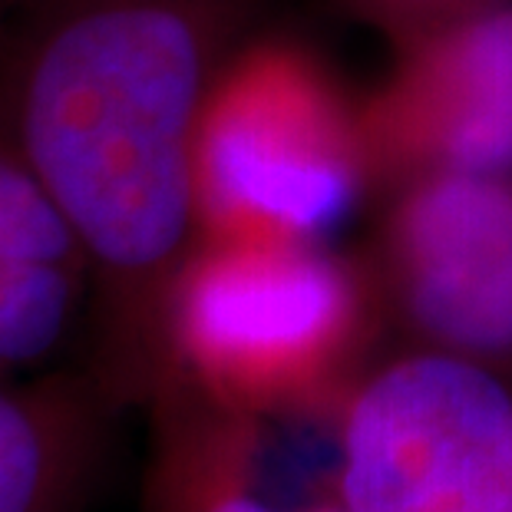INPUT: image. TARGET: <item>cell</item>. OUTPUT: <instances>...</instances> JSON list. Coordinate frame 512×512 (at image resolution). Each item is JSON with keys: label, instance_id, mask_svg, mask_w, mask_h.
Masks as SVG:
<instances>
[{"label": "cell", "instance_id": "277c9868", "mask_svg": "<svg viewBox=\"0 0 512 512\" xmlns=\"http://www.w3.org/2000/svg\"><path fill=\"white\" fill-rule=\"evenodd\" d=\"M344 512H512V387L466 357L410 347L370 367L334 427Z\"/></svg>", "mask_w": 512, "mask_h": 512}, {"label": "cell", "instance_id": "7a4b0ae2", "mask_svg": "<svg viewBox=\"0 0 512 512\" xmlns=\"http://www.w3.org/2000/svg\"><path fill=\"white\" fill-rule=\"evenodd\" d=\"M380 294L328 245L202 242L172 314L176 370L255 417H324L367 374Z\"/></svg>", "mask_w": 512, "mask_h": 512}, {"label": "cell", "instance_id": "30bf717a", "mask_svg": "<svg viewBox=\"0 0 512 512\" xmlns=\"http://www.w3.org/2000/svg\"><path fill=\"white\" fill-rule=\"evenodd\" d=\"M30 0H0V50H4V43L10 37V30L20 20V14L27 10Z\"/></svg>", "mask_w": 512, "mask_h": 512}, {"label": "cell", "instance_id": "9c48e42d", "mask_svg": "<svg viewBox=\"0 0 512 512\" xmlns=\"http://www.w3.org/2000/svg\"><path fill=\"white\" fill-rule=\"evenodd\" d=\"M347 4L377 27H387L397 40L470 10V0H347Z\"/></svg>", "mask_w": 512, "mask_h": 512}, {"label": "cell", "instance_id": "3957f363", "mask_svg": "<svg viewBox=\"0 0 512 512\" xmlns=\"http://www.w3.org/2000/svg\"><path fill=\"white\" fill-rule=\"evenodd\" d=\"M370 189L361 100L308 43L248 37L199 126L202 242L328 245Z\"/></svg>", "mask_w": 512, "mask_h": 512}, {"label": "cell", "instance_id": "ba28073f", "mask_svg": "<svg viewBox=\"0 0 512 512\" xmlns=\"http://www.w3.org/2000/svg\"><path fill=\"white\" fill-rule=\"evenodd\" d=\"M27 265H86V258L0 119V275Z\"/></svg>", "mask_w": 512, "mask_h": 512}, {"label": "cell", "instance_id": "52a82bcc", "mask_svg": "<svg viewBox=\"0 0 512 512\" xmlns=\"http://www.w3.org/2000/svg\"><path fill=\"white\" fill-rule=\"evenodd\" d=\"M116 413L83 367L0 380V512H73Z\"/></svg>", "mask_w": 512, "mask_h": 512}, {"label": "cell", "instance_id": "5b68a950", "mask_svg": "<svg viewBox=\"0 0 512 512\" xmlns=\"http://www.w3.org/2000/svg\"><path fill=\"white\" fill-rule=\"evenodd\" d=\"M380 304L413 347L512 370V176H423L387 192Z\"/></svg>", "mask_w": 512, "mask_h": 512}, {"label": "cell", "instance_id": "8992f818", "mask_svg": "<svg viewBox=\"0 0 512 512\" xmlns=\"http://www.w3.org/2000/svg\"><path fill=\"white\" fill-rule=\"evenodd\" d=\"M374 189L423 176H512V0L403 37L361 100Z\"/></svg>", "mask_w": 512, "mask_h": 512}, {"label": "cell", "instance_id": "6da1fadb", "mask_svg": "<svg viewBox=\"0 0 512 512\" xmlns=\"http://www.w3.org/2000/svg\"><path fill=\"white\" fill-rule=\"evenodd\" d=\"M258 0H30L0 50V119L90 271L83 370L116 410L176 370L172 314L199 252L195 146Z\"/></svg>", "mask_w": 512, "mask_h": 512}]
</instances>
